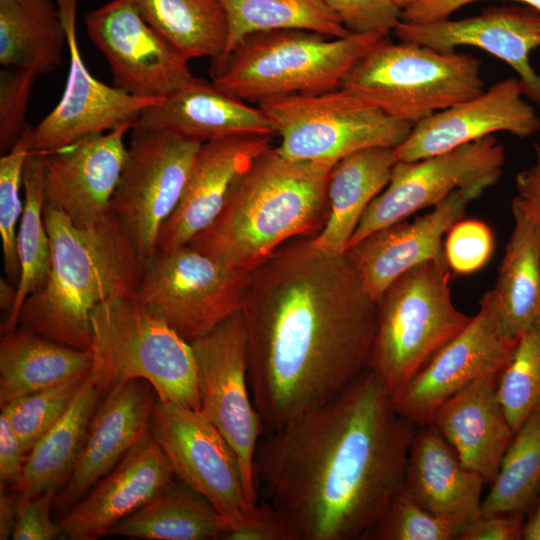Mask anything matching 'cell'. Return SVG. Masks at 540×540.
Listing matches in <instances>:
<instances>
[{"instance_id":"cell-46","label":"cell","mask_w":540,"mask_h":540,"mask_svg":"<svg viewBox=\"0 0 540 540\" xmlns=\"http://www.w3.org/2000/svg\"><path fill=\"white\" fill-rule=\"evenodd\" d=\"M56 494L44 492L31 497L15 496L17 501L14 540H54L64 536L60 524L51 518Z\"/></svg>"},{"instance_id":"cell-44","label":"cell","mask_w":540,"mask_h":540,"mask_svg":"<svg viewBox=\"0 0 540 540\" xmlns=\"http://www.w3.org/2000/svg\"><path fill=\"white\" fill-rule=\"evenodd\" d=\"M351 33H377L385 37L401 21L395 0H324Z\"/></svg>"},{"instance_id":"cell-21","label":"cell","mask_w":540,"mask_h":540,"mask_svg":"<svg viewBox=\"0 0 540 540\" xmlns=\"http://www.w3.org/2000/svg\"><path fill=\"white\" fill-rule=\"evenodd\" d=\"M481 195L456 189L426 215L380 229L349 247L345 253L369 295L377 302L394 280L424 262L447 265L443 237Z\"/></svg>"},{"instance_id":"cell-41","label":"cell","mask_w":540,"mask_h":540,"mask_svg":"<svg viewBox=\"0 0 540 540\" xmlns=\"http://www.w3.org/2000/svg\"><path fill=\"white\" fill-rule=\"evenodd\" d=\"M456 534L450 521L426 510L403 486L367 539L451 540Z\"/></svg>"},{"instance_id":"cell-29","label":"cell","mask_w":540,"mask_h":540,"mask_svg":"<svg viewBox=\"0 0 540 540\" xmlns=\"http://www.w3.org/2000/svg\"><path fill=\"white\" fill-rule=\"evenodd\" d=\"M397 162L394 148L370 147L335 164L328 180L329 215L313 244L332 254H344L370 203L388 185Z\"/></svg>"},{"instance_id":"cell-45","label":"cell","mask_w":540,"mask_h":540,"mask_svg":"<svg viewBox=\"0 0 540 540\" xmlns=\"http://www.w3.org/2000/svg\"><path fill=\"white\" fill-rule=\"evenodd\" d=\"M222 540H299L289 520L267 502L251 506L230 524Z\"/></svg>"},{"instance_id":"cell-10","label":"cell","mask_w":540,"mask_h":540,"mask_svg":"<svg viewBox=\"0 0 540 540\" xmlns=\"http://www.w3.org/2000/svg\"><path fill=\"white\" fill-rule=\"evenodd\" d=\"M252 270L223 264L189 244L144 263L135 298L188 342L241 312Z\"/></svg>"},{"instance_id":"cell-30","label":"cell","mask_w":540,"mask_h":540,"mask_svg":"<svg viewBox=\"0 0 540 540\" xmlns=\"http://www.w3.org/2000/svg\"><path fill=\"white\" fill-rule=\"evenodd\" d=\"M92 367L89 350L76 349L18 326L0 342V407L77 376Z\"/></svg>"},{"instance_id":"cell-40","label":"cell","mask_w":540,"mask_h":540,"mask_svg":"<svg viewBox=\"0 0 540 540\" xmlns=\"http://www.w3.org/2000/svg\"><path fill=\"white\" fill-rule=\"evenodd\" d=\"M30 127L20 140L0 158V236L3 267L7 279L18 285L20 265L17 256V224L21 220L24 202L23 171L29 154Z\"/></svg>"},{"instance_id":"cell-8","label":"cell","mask_w":540,"mask_h":540,"mask_svg":"<svg viewBox=\"0 0 540 540\" xmlns=\"http://www.w3.org/2000/svg\"><path fill=\"white\" fill-rule=\"evenodd\" d=\"M342 87L415 125L476 97L485 83L481 62L471 54L385 38L355 65Z\"/></svg>"},{"instance_id":"cell-28","label":"cell","mask_w":540,"mask_h":540,"mask_svg":"<svg viewBox=\"0 0 540 540\" xmlns=\"http://www.w3.org/2000/svg\"><path fill=\"white\" fill-rule=\"evenodd\" d=\"M512 213L514 227L492 291L502 335L517 340L540 317V228L518 195Z\"/></svg>"},{"instance_id":"cell-19","label":"cell","mask_w":540,"mask_h":540,"mask_svg":"<svg viewBox=\"0 0 540 540\" xmlns=\"http://www.w3.org/2000/svg\"><path fill=\"white\" fill-rule=\"evenodd\" d=\"M393 32L399 41L436 50L472 46L488 52L516 72L524 96L540 106V74L530 63L531 52L540 47V11L529 6L492 7L459 20L400 21Z\"/></svg>"},{"instance_id":"cell-39","label":"cell","mask_w":540,"mask_h":540,"mask_svg":"<svg viewBox=\"0 0 540 540\" xmlns=\"http://www.w3.org/2000/svg\"><path fill=\"white\" fill-rule=\"evenodd\" d=\"M86 377L77 376L21 396L1 408L18 435L26 455L63 416Z\"/></svg>"},{"instance_id":"cell-7","label":"cell","mask_w":540,"mask_h":540,"mask_svg":"<svg viewBox=\"0 0 540 540\" xmlns=\"http://www.w3.org/2000/svg\"><path fill=\"white\" fill-rule=\"evenodd\" d=\"M449 269L435 261L419 264L394 280L377 301L368 369L391 397L473 318L453 304Z\"/></svg>"},{"instance_id":"cell-17","label":"cell","mask_w":540,"mask_h":540,"mask_svg":"<svg viewBox=\"0 0 540 540\" xmlns=\"http://www.w3.org/2000/svg\"><path fill=\"white\" fill-rule=\"evenodd\" d=\"M67 35L70 67L64 93L55 108L30 131L29 151L48 154L91 134L123 125L132 128L148 107L161 99L141 98L97 80L86 67L76 34L78 0H55Z\"/></svg>"},{"instance_id":"cell-31","label":"cell","mask_w":540,"mask_h":540,"mask_svg":"<svg viewBox=\"0 0 540 540\" xmlns=\"http://www.w3.org/2000/svg\"><path fill=\"white\" fill-rule=\"evenodd\" d=\"M103 398L89 373L63 416L26 456L15 496L57 494L68 482L83 448L91 418Z\"/></svg>"},{"instance_id":"cell-11","label":"cell","mask_w":540,"mask_h":540,"mask_svg":"<svg viewBox=\"0 0 540 540\" xmlns=\"http://www.w3.org/2000/svg\"><path fill=\"white\" fill-rule=\"evenodd\" d=\"M202 143L134 126L109 212L142 264L156 252L160 230L178 205Z\"/></svg>"},{"instance_id":"cell-20","label":"cell","mask_w":540,"mask_h":540,"mask_svg":"<svg viewBox=\"0 0 540 540\" xmlns=\"http://www.w3.org/2000/svg\"><path fill=\"white\" fill-rule=\"evenodd\" d=\"M123 125L91 134L44 155L45 204L63 212L75 225L87 227L103 218L119 183L127 156Z\"/></svg>"},{"instance_id":"cell-32","label":"cell","mask_w":540,"mask_h":540,"mask_svg":"<svg viewBox=\"0 0 540 540\" xmlns=\"http://www.w3.org/2000/svg\"><path fill=\"white\" fill-rule=\"evenodd\" d=\"M231 522L203 495L174 480L106 536L149 540L221 539Z\"/></svg>"},{"instance_id":"cell-15","label":"cell","mask_w":540,"mask_h":540,"mask_svg":"<svg viewBox=\"0 0 540 540\" xmlns=\"http://www.w3.org/2000/svg\"><path fill=\"white\" fill-rule=\"evenodd\" d=\"M84 23L111 67L113 86L127 94L162 99L194 77L189 60L148 25L132 0H111L89 11Z\"/></svg>"},{"instance_id":"cell-34","label":"cell","mask_w":540,"mask_h":540,"mask_svg":"<svg viewBox=\"0 0 540 540\" xmlns=\"http://www.w3.org/2000/svg\"><path fill=\"white\" fill-rule=\"evenodd\" d=\"M142 18L189 61L225 52L228 24L219 0H132Z\"/></svg>"},{"instance_id":"cell-5","label":"cell","mask_w":540,"mask_h":540,"mask_svg":"<svg viewBox=\"0 0 540 540\" xmlns=\"http://www.w3.org/2000/svg\"><path fill=\"white\" fill-rule=\"evenodd\" d=\"M385 36L331 38L302 29L257 32L244 37L211 64L212 82L245 102L341 88L355 65Z\"/></svg>"},{"instance_id":"cell-50","label":"cell","mask_w":540,"mask_h":540,"mask_svg":"<svg viewBox=\"0 0 540 540\" xmlns=\"http://www.w3.org/2000/svg\"><path fill=\"white\" fill-rule=\"evenodd\" d=\"M516 190L532 209L540 228V144L535 145L533 164L516 176Z\"/></svg>"},{"instance_id":"cell-37","label":"cell","mask_w":540,"mask_h":540,"mask_svg":"<svg viewBox=\"0 0 540 540\" xmlns=\"http://www.w3.org/2000/svg\"><path fill=\"white\" fill-rule=\"evenodd\" d=\"M540 489V410L515 432L480 515L524 514Z\"/></svg>"},{"instance_id":"cell-33","label":"cell","mask_w":540,"mask_h":540,"mask_svg":"<svg viewBox=\"0 0 540 540\" xmlns=\"http://www.w3.org/2000/svg\"><path fill=\"white\" fill-rule=\"evenodd\" d=\"M67 35L55 0H0V64L38 76L63 60Z\"/></svg>"},{"instance_id":"cell-22","label":"cell","mask_w":540,"mask_h":540,"mask_svg":"<svg viewBox=\"0 0 540 540\" xmlns=\"http://www.w3.org/2000/svg\"><path fill=\"white\" fill-rule=\"evenodd\" d=\"M156 400L153 387L142 379L122 382L103 396L72 475L54 498L57 516L64 515L150 431Z\"/></svg>"},{"instance_id":"cell-24","label":"cell","mask_w":540,"mask_h":540,"mask_svg":"<svg viewBox=\"0 0 540 540\" xmlns=\"http://www.w3.org/2000/svg\"><path fill=\"white\" fill-rule=\"evenodd\" d=\"M175 478L149 431L58 523L71 540L106 536L117 522L145 505Z\"/></svg>"},{"instance_id":"cell-49","label":"cell","mask_w":540,"mask_h":540,"mask_svg":"<svg viewBox=\"0 0 540 540\" xmlns=\"http://www.w3.org/2000/svg\"><path fill=\"white\" fill-rule=\"evenodd\" d=\"M483 0H417L402 10V20L411 24H423L444 19L458 9ZM524 3L540 11V0H511Z\"/></svg>"},{"instance_id":"cell-1","label":"cell","mask_w":540,"mask_h":540,"mask_svg":"<svg viewBox=\"0 0 540 540\" xmlns=\"http://www.w3.org/2000/svg\"><path fill=\"white\" fill-rule=\"evenodd\" d=\"M241 313L265 433L328 402L368 369L377 302L346 255L295 238L251 271Z\"/></svg>"},{"instance_id":"cell-52","label":"cell","mask_w":540,"mask_h":540,"mask_svg":"<svg viewBox=\"0 0 540 540\" xmlns=\"http://www.w3.org/2000/svg\"><path fill=\"white\" fill-rule=\"evenodd\" d=\"M522 539L540 540V495L529 516L524 521Z\"/></svg>"},{"instance_id":"cell-53","label":"cell","mask_w":540,"mask_h":540,"mask_svg":"<svg viewBox=\"0 0 540 540\" xmlns=\"http://www.w3.org/2000/svg\"><path fill=\"white\" fill-rule=\"evenodd\" d=\"M17 300V286L8 279H0V309L6 313V317L14 309Z\"/></svg>"},{"instance_id":"cell-38","label":"cell","mask_w":540,"mask_h":540,"mask_svg":"<svg viewBox=\"0 0 540 540\" xmlns=\"http://www.w3.org/2000/svg\"><path fill=\"white\" fill-rule=\"evenodd\" d=\"M497 394L514 433L540 410V317L518 338L499 373Z\"/></svg>"},{"instance_id":"cell-4","label":"cell","mask_w":540,"mask_h":540,"mask_svg":"<svg viewBox=\"0 0 540 540\" xmlns=\"http://www.w3.org/2000/svg\"><path fill=\"white\" fill-rule=\"evenodd\" d=\"M335 164L262 153L233 185L216 219L189 245L231 267L252 270L295 238H315L329 215Z\"/></svg>"},{"instance_id":"cell-12","label":"cell","mask_w":540,"mask_h":540,"mask_svg":"<svg viewBox=\"0 0 540 540\" xmlns=\"http://www.w3.org/2000/svg\"><path fill=\"white\" fill-rule=\"evenodd\" d=\"M195 354L200 410L232 447L250 506L259 502L254 459L265 427L248 375L247 336L241 312L190 342Z\"/></svg>"},{"instance_id":"cell-35","label":"cell","mask_w":540,"mask_h":540,"mask_svg":"<svg viewBox=\"0 0 540 540\" xmlns=\"http://www.w3.org/2000/svg\"><path fill=\"white\" fill-rule=\"evenodd\" d=\"M44 155L29 152L24 165V210L17 232L20 278L14 309L1 324L2 334L18 327L24 301L44 284L50 270L51 245L44 221Z\"/></svg>"},{"instance_id":"cell-14","label":"cell","mask_w":540,"mask_h":540,"mask_svg":"<svg viewBox=\"0 0 540 540\" xmlns=\"http://www.w3.org/2000/svg\"><path fill=\"white\" fill-rule=\"evenodd\" d=\"M150 433L175 477L203 495L231 523L251 507L238 459L199 409L156 400Z\"/></svg>"},{"instance_id":"cell-26","label":"cell","mask_w":540,"mask_h":540,"mask_svg":"<svg viewBox=\"0 0 540 540\" xmlns=\"http://www.w3.org/2000/svg\"><path fill=\"white\" fill-rule=\"evenodd\" d=\"M499 373L484 375L455 393L428 423L453 447L462 464L488 484L515 434L498 398Z\"/></svg>"},{"instance_id":"cell-18","label":"cell","mask_w":540,"mask_h":540,"mask_svg":"<svg viewBox=\"0 0 540 540\" xmlns=\"http://www.w3.org/2000/svg\"><path fill=\"white\" fill-rule=\"evenodd\" d=\"M540 130V118L525 101L517 77L501 80L476 97L413 125L394 153L398 161L412 162L453 150L496 132L519 138Z\"/></svg>"},{"instance_id":"cell-36","label":"cell","mask_w":540,"mask_h":540,"mask_svg":"<svg viewBox=\"0 0 540 540\" xmlns=\"http://www.w3.org/2000/svg\"><path fill=\"white\" fill-rule=\"evenodd\" d=\"M228 24L223 59L247 35L281 29H302L331 38L351 32L324 0H219Z\"/></svg>"},{"instance_id":"cell-2","label":"cell","mask_w":540,"mask_h":540,"mask_svg":"<svg viewBox=\"0 0 540 540\" xmlns=\"http://www.w3.org/2000/svg\"><path fill=\"white\" fill-rule=\"evenodd\" d=\"M417 426L367 369L339 395L261 437L258 495L299 540H360L404 486Z\"/></svg>"},{"instance_id":"cell-6","label":"cell","mask_w":540,"mask_h":540,"mask_svg":"<svg viewBox=\"0 0 540 540\" xmlns=\"http://www.w3.org/2000/svg\"><path fill=\"white\" fill-rule=\"evenodd\" d=\"M91 328L90 374L103 396L122 382L142 379L158 400L200 410L191 343L134 296L98 305Z\"/></svg>"},{"instance_id":"cell-42","label":"cell","mask_w":540,"mask_h":540,"mask_svg":"<svg viewBox=\"0 0 540 540\" xmlns=\"http://www.w3.org/2000/svg\"><path fill=\"white\" fill-rule=\"evenodd\" d=\"M38 75L28 69L5 68L0 73V152L20 140L31 127L26 123L30 93Z\"/></svg>"},{"instance_id":"cell-27","label":"cell","mask_w":540,"mask_h":540,"mask_svg":"<svg viewBox=\"0 0 540 540\" xmlns=\"http://www.w3.org/2000/svg\"><path fill=\"white\" fill-rule=\"evenodd\" d=\"M484 484L437 430L429 424L418 426L409 448L404 488L422 507L450 521L458 533L480 514Z\"/></svg>"},{"instance_id":"cell-48","label":"cell","mask_w":540,"mask_h":540,"mask_svg":"<svg viewBox=\"0 0 540 540\" xmlns=\"http://www.w3.org/2000/svg\"><path fill=\"white\" fill-rule=\"evenodd\" d=\"M20 439L7 416L0 414V487L12 490L20 481L26 461Z\"/></svg>"},{"instance_id":"cell-47","label":"cell","mask_w":540,"mask_h":540,"mask_svg":"<svg viewBox=\"0 0 540 540\" xmlns=\"http://www.w3.org/2000/svg\"><path fill=\"white\" fill-rule=\"evenodd\" d=\"M524 514L478 515L457 533L459 540L522 539Z\"/></svg>"},{"instance_id":"cell-51","label":"cell","mask_w":540,"mask_h":540,"mask_svg":"<svg viewBox=\"0 0 540 540\" xmlns=\"http://www.w3.org/2000/svg\"><path fill=\"white\" fill-rule=\"evenodd\" d=\"M17 501L0 487V539L12 538L16 523Z\"/></svg>"},{"instance_id":"cell-54","label":"cell","mask_w":540,"mask_h":540,"mask_svg":"<svg viewBox=\"0 0 540 540\" xmlns=\"http://www.w3.org/2000/svg\"><path fill=\"white\" fill-rule=\"evenodd\" d=\"M417 0H395V2L397 3V5L401 8V9H404L405 7L409 6L410 4H412L413 2H415Z\"/></svg>"},{"instance_id":"cell-25","label":"cell","mask_w":540,"mask_h":540,"mask_svg":"<svg viewBox=\"0 0 540 540\" xmlns=\"http://www.w3.org/2000/svg\"><path fill=\"white\" fill-rule=\"evenodd\" d=\"M134 126L166 130L202 144L234 136H275L259 106H250L195 76L146 108Z\"/></svg>"},{"instance_id":"cell-16","label":"cell","mask_w":540,"mask_h":540,"mask_svg":"<svg viewBox=\"0 0 540 540\" xmlns=\"http://www.w3.org/2000/svg\"><path fill=\"white\" fill-rule=\"evenodd\" d=\"M517 340L502 335L495 296L489 290L469 325L391 397L395 410L417 427L428 424L455 393L484 375L501 372Z\"/></svg>"},{"instance_id":"cell-13","label":"cell","mask_w":540,"mask_h":540,"mask_svg":"<svg viewBox=\"0 0 540 540\" xmlns=\"http://www.w3.org/2000/svg\"><path fill=\"white\" fill-rule=\"evenodd\" d=\"M504 163V146L493 135L421 160H397L388 185L365 210L348 248L424 208L434 207L456 189L483 194L499 181Z\"/></svg>"},{"instance_id":"cell-9","label":"cell","mask_w":540,"mask_h":540,"mask_svg":"<svg viewBox=\"0 0 540 540\" xmlns=\"http://www.w3.org/2000/svg\"><path fill=\"white\" fill-rule=\"evenodd\" d=\"M258 106L281 139L278 151L299 161L336 164L362 149L395 148L413 127L343 87L276 97Z\"/></svg>"},{"instance_id":"cell-3","label":"cell","mask_w":540,"mask_h":540,"mask_svg":"<svg viewBox=\"0 0 540 540\" xmlns=\"http://www.w3.org/2000/svg\"><path fill=\"white\" fill-rule=\"evenodd\" d=\"M51 245L44 284L24 301L18 326L58 343L89 350L91 314L103 302L135 296L143 264L113 215L87 227L44 206Z\"/></svg>"},{"instance_id":"cell-43","label":"cell","mask_w":540,"mask_h":540,"mask_svg":"<svg viewBox=\"0 0 540 540\" xmlns=\"http://www.w3.org/2000/svg\"><path fill=\"white\" fill-rule=\"evenodd\" d=\"M494 238L490 227L477 219H461L446 234L444 254L447 265L458 274L480 270L490 259Z\"/></svg>"},{"instance_id":"cell-23","label":"cell","mask_w":540,"mask_h":540,"mask_svg":"<svg viewBox=\"0 0 540 540\" xmlns=\"http://www.w3.org/2000/svg\"><path fill=\"white\" fill-rule=\"evenodd\" d=\"M271 136H234L201 145L184 191L163 224L156 251L168 252L189 244L218 216L239 177L271 148Z\"/></svg>"}]
</instances>
